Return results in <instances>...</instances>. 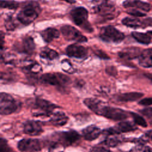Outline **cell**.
I'll return each mask as SVG.
<instances>
[{
    "label": "cell",
    "instance_id": "1",
    "mask_svg": "<svg viewBox=\"0 0 152 152\" xmlns=\"http://www.w3.org/2000/svg\"><path fill=\"white\" fill-rule=\"evenodd\" d=\"M84 104L94 113L107 119L119 121L128 118L126 111L117 107L106 105L104 102L94 98H87L83 101Z\"/></svg>",
    "mask_w": 152,
    "mask_h": 152
},
{
    "label": "cell",
    "instance_id": "2",
    "mask_svg": "<svg viewBox=\"0 0 152 152\" xmlns=\"http://www.w3.org/2000/svg\"><path fill=\"white\" fill-rule=\"evenodd\" d=\"M42 9L37 2L30 1L23 7L18 13L17 18L21 24L28 25L38 17Z\"/></svg>",
    "mask_w": 152,
    "mask_h": 152
},
{
    "label": "cell",
    "instance_id": "3",
    "mask_svg": "<svg viewBox=\"0 0 152 152\" xmlns=\"http://www.w3.org/2000/svg\"><path fill=\"white\" fill-rule=\"evenodd\" d=\"M91 4L94 13L108 20L115 17L116 8L110 0H93Z\"/></svg>",
    "mask_w": 152,
    "mask_h": 152
},
{
    "label": "cell",
    "instance_id": "4",
    "mask_svg": "<svg viewBox=\"0 0 152 152\" xmlns=\"http://www.w3.org/2000/svg\"><path fill=\"white\" fill-rule=\"evenodd\" d=\"M70 15L75 24L88 33L93 31V27L88 21V12L86 8L83 7H75L70 11Z\"/></svg>",
    "mask_w": 152,
    "mask_h": 152
},
{
    "label": "cell",
    "instance_id": "5",
    "mask_svg": "<svg viewBox=\"0 0 152 152\" xmlns=\"http://www.w3.org/2000/svg\"><path fill=\"white\" fill-rule=\"evenodd\" d=\"M21 103L11 95L2 92L0 94V113L2 115H7L20 110Z\"/></svg>",
    "mask_w": 152,
    "mask_h": 152
},
{
    "label": "cell",
    "instance_id": "6",
    "mask_svg": "<svg viewBox=\"0 0 152 152\" xmlns=\"http://www.w3.org/2000/svg\"><path fill=\"white\" fill-rule=\"evenodd\" d=\"M99 37L105 42L119 43L124 40L125 34L112 26H106L100 28Z\"/></svg>",
    "mask_w": 152,
    "mask_h": 152
},
{
    "label": "cell",
    "instance_id": "7",
    "mask_svg": "<svg viewBox=\"0 0 152 152\" xmlns=\"http://www.w3.org/2000/svg\"><path fill=\"white\" fill-rule=\"evenodd\" d=\"M40 80L43 83L64 87L71 81L70 78L60 73H46L40 76Z\"/></svg>",
    "mask_w": 152,
    "mask_h": 152
},
{
    "label": "cell",
    "instance_id": "8",
    "mask_svg": "<svg viewBox=\"0 0 152 152\" xmlns=\"http://www.w3.org/2000/svg\"><path fill=\"white\" fill-rule=\"evenodd\" d=\"M54 141L63 147L71 145L78 141L80 138V135L74 130L63 131L56 133L53 135Z\"/></svg>",
    "mask_w": 152,
    "mask_h": 152
},
{
    "label": "cell",
    "instance_id": "9",
    "mask_svg": "<svg viewBox=\"0 0 152 152\" xmlns=\"http://www.w3.org/2000/svg\"><path fill=\"white\" fill-rule=\"evenodd\" d=\"M58 107H59L58 106L48 100L37 98L34 101V109L36 112L33 113V115L50 116L53 113V110Z\"/></svg>",
    "mask_w": 152,
    "mask_h": 152
},
{
    "label": "cell",
    "instance_id": "10",
    "mask_svg": "<svg viewBox=\"0 0 152 152\" xmlns=\"http://www.w3.org/2000/svg\"><path fill=\"white\" fill-rule=\"evenodd\" d=\"M61 31L64 37L69 41H75L78 43L87 42V38L74 27L65 24L61 27Z\"/></svg>",
    "mask_w": 152,
    "mask_h": 152
},
{
    "label": "cell",
    "instance_id": "11",
    "mask_svg": "<svg viewBox=\"0 0 152 152\" xmlns=\"http://www.w3.org/2000/svg\"><path fill=\"white\" fill-rule=\"evenodd\" d=\"M17 148L22 152H37L42 150V143L37 139L24 138L18 142Z\"/></svg>",
    "mask_w": 152,
    "mask_h": 152
},
{
    "label": "cell",
    "instance_id": "12",
    "mask_svg": "<svg viewBox=\"0 0 152 152\" xmlns=\"http://www.w3.org/2000/svg\"><path fill=\"white\" fill-rule=\"evenodd\" d=\"M14 48L20 53L30 55L34 52L36 45L34 39L31 37L26 36L22 38L21 41L16 42L14 45Z\"/></svg>",
    "mask_w": 152,
    "mask_h": 152
},
{
    "label": "cell",
    "instance_id": "13",
    "mask_svg": "<svg viewBox=\"0 0 152 152\" xmlns=\"http://www.w3.org/2000/svg\"><path fill=\"white\" fill-rule=\"evenodd\" d=\"M137 129V127L128 121H121L113 127L104 129L102 133L107 136L114 135L123 132L133 131Z\"/></svg>",
    "mask_w": 152,
    "mask_h": 152
},
{
    "label": "cell",
    "instance_id": "14",
    "mask_svg": "<svg viewBox=\"0 0 152 152\" xmlns=\"http://www.w3.org/2000/svg\"><path fill=\"white\" fill-rule=\"evenodd\" d=\"M122 23L126 27L133 28H144L147 26H152V18H147L141 20L135 17H126L122 20Z\"/></svg>",
    "mask_w": 152,
    "mask_h": 152
},
{
    "label": "cell",
    "instance_id": "15",
    "mask_svg": "<svg viewBox=\"0 0 152 152\" xmlns=\"http://www.w3.org/2000/svg\"><path fill=\"white\" fill-rule=\"evenodd\" d=\"M23 131L24 134L30 136H37L40 135L43 132V129L40 122L30 120L24 124Z\"/></svg>",
    "mask_w": 152,
    "mask_h": 152
},
{
    "label": "cell",
    "instance_id": "16",
    "mask_svg": "<svg viewBox=\"0 0 152 152\" xmlns=\"http://www.w3.org/2000/svg\"><path fill=\"white\" fill-rule=\"evenodd\" d=\"M66 53L68 56L71 58L84 59L86 58L88 55V50L83 46L72 44L66 47Z\"/></svg>",
    "mask_w": 152,
    "mask_h": 152
},
{
    "label": "cell",
    "instance_id": "17",
    "mask_svg": "<svg viewBox=\"0 0 152 152\" xmlns=\"http://www.w3.org/2000/svg\"><path fill=\"white\" fill-rule=\"evenodd\" d=\"M125 8H136L144 12H148L151 10L150 4L141 0H126L123 2Z\"/></svg>",
    "mask_w": 152,
    "mask_h": 152
},
{
    "label": "cell",
    "instance_id": "18",
    "mask_svg": "<svg viewBox=\"0 0 152 152\" xmlns=\"http://www.w3.org/2000/svg\"><path fill=\"white\" fill-rule=\"evenodd\" d=\"M142 50L137 47H130L122 49L118 53L120 58L127 60L138 58Z\"/></svg>",
    "mask_w": 152,
    "mask_h": 152
},
{
    "label": "cell",
    "instance_id": "19",
    "mask_svg": "<svg viewBox=\"0 0 152 152\" xmlns=\"http://www.w3.org/2000/svg\"><path fill=\"white\" fill-rule=\"evenodd\" d=\"M101 133L99 128L94 125L87 126L82 131V135L84 138L88 141H93L97 139Z\"/></svg>",
    "mask_w": 152,
    "mask_h": 152
},
{
    "label": "cell",
    "instance_id": "20",
    "mask_svg": "<svg viewBox=\"0 0 152 152\" xmlns=\"http://www.w3.org/2000/svg\"><path fill=\"white\" fill-rule=\"evenodd\" d=\"M138 63L144 68L152 67V49H147L142 51L138 58Z\"/></svg>",
    "mask_w": 152,
    "mask_h": 152
},
{
    "label": "cell",
    "instance_id": "21",
    "mask_svg": "<svg viewBox=\"0 0 152 152\" xmlns=\"http://www.w3.org/2000/svg\"><path fill=\"white\" fill-rule=\"evenodd\" d=\"M68 121V116L62 112H53L50 116L49 122L54 126H63Z\"/></svg>",
    "mask_w": 152,
    "mask_h": 152
},
{
    "label": "cell",
    "instance_id": "22",
    "mask_svg": "<svg viewBox=\"0 0 152 152\" xmlns=\"http://www.w3.org/2000/svg\"><path fill=\"white\" fill-rule=\"evenodd\" d=\"M40 35L43 40L46 43L51 42L54 39H57L60 36L59 31L52 27H48L40 32Z\"/></svg>",
    "mask_w": 152,
    "mask_h": 152
},
{
    "label": "cell",
    "instance_id": "23",
    "mask_svg": "<svg viewBox=\"0 0 152 152\" xmlns=\"http://www.w3.org/2000/svg\"><path fill=\"white\" fill-rule=\"evenodd\" d=\"M144 95L142 93L139 92H129L122 93L117 95L116 99L119 102H134L140 99Z\"/></svg>",
    "mask_w": 152,
    "mask_h": 152
},
{
    "label": "cell",
    "instance_id": "24",
    "mask_svg": "<svg viewBox=\"0 0 152 152\" xmlns=\"http://www.w3.org/2000/svg\"><path fill=\"white\" fill-rule=\"evenodd\" d=\"M131 35L137 42L141 44L149 45L151 42V38L147 33L132 31Z\"/></svg>",
    "mask_w": 152,
    "mask_h": 152
},
{
    "label": "cell",
    "instance_id": "25",
    "mask_svg": "<svg viewBox=\"0 0 152 152\" xmlns=\"http://www.w3.org/2000/svg\"><path fill=\"white\" fill-rule=\"evenodd\" d=\"M40 56L41 58L52 61L58 58L59 54L56 50L48 47H45L40 51Z\"/></svg>",
    "mask_w": 152,
    "mask_h": 152
},
{
    "label": "cell",
    "instance_id": "26",
    "mask_svg": "<svg viewBox=\"0 0 152 152\" xmlns=\"http://www.w3.org/2000/svg\"><path fill=\"white\" fill-rule=\"evenodd\" d=\"M23 68L24 71L30 74H38L42 71L41 66L37 62L34 61H28V62L26 63Z\"/></svg>",
    "mask_w": 152,
    "mask_h": 152
},
{
    "label": "cell",
    "instance_id": "27",
    "mask_svg": "<svg viewBox=\"0 0 152 152\" xmlns=\"http://www.w3.org/2000/svg\"><path fill=\"white\" fill-rule=\"evenodd\" d=\"M4 26L7 30L12 31L17 27L18 24L12 15H8L4 20Z\"/></svg>",
    "mask_w": 152,
    "mask_h": 152
},
{
    "label": "cell",
    "instance_id": "28",
    "mask_svg": "<svg viewBox=\"0 0 152 152\" xmlns=\"http://www.w3.org/2000/svg\"><path fill=\"white\" fill-rule=\"evenodd\" d=\"M20 4L14 1H7V0H1L0 5L1 8H6L9 10H16L18 8Z\"/></svg>",
    "mask_w": 152,
    "mask_h": 152
},
{
    "label": "cell",
    "instance_id": "29",
    "mask_svg": "<svg viewBox=\"0 0 152 152\" xmlns=\"http://www.w3.org/2000/svg\"><path fill=\"white\" fill-rule=\"evenodd\" d=\"M130 115L132 117L134 122L137 125H140V126H142V127H147V124L146 121H145V119L142 116H141L138 114H137L136 113H134V112H130Z\"/></svg>",
    "mask_w": 152,
    "mask_h": 152
},
{
    "label": "cell",
    "instance_id": "30",
    "mask_svg": "<svg viewBox=\"0 0 152 152\" xmlns=\"http://www.w3.org/2000/svg\"><path fill=\"white\" fill-rule=\"evenodd\" d=\"M121 142V140L117 137H107L103 141V143L109 147H114L118 145V144Z\"/></svg>",
    "mask_w": 152,
    "mask_h": 152
},
{
    "label": "cell",
    "instance_id": "31",
    "mask_svg": "<svg viewBox=\"0 0 152 152\" xmlns=\"http://www.w3.org/2000/svg\"><path fill=\"white\" fill-rule=\"evenodd\" d=\"M129 152H152V148L140 143L132 148Z\"/></svg>",
    "mask_w": 152,
    "mask_h": 152
},
{
    "label": "cell",
    "instance_id": "32",
    "mask_svg": "<svg viewBox=\"0 0 152 152\" xmlns=\"http://www.w3.org/2000/svg\"><path fill=\"white\" fill-rule=\"evenodd\" d=\"M0 152H15L8 144L7 141L2 137L0 139Z\"/></svg>",
    "mask_w": 152,
    "mask_h": 152
},
{
    "label": "cell",
    "instance_id": "33",
    "mask_svg": "<svg viewBox=\"0 0 152 152\" xmlns=\"http://www.w3.org/2000/svg\"><path fill=\"white\" fill-rule=\"evenodd\" d=\"M128 9L127 11H126V12L131 15H132L134 17H144L146 15L145 13L141 11V10H138V9H136V8H127Z\"/></svg>",
    "mask_w": 152,
    "mask_h": 152
},
{
    "label": "cell",
    "instance_id": "34",
    "mask_svg": "<svg viewBox=\"0 0 152 152\" xmlns=\"http://www.w3.org/2000/svg\"><path fill=\"white\" fill-rule=\"evenodd\" d=\"M62 68L63 70L66 72H73V68L72 66V65L67 61H64L62 62Z\"/></svg>",
    "mask_w": 152,
    "mask_h": 152
},
{
    "label": "cell",
    "instance_id": "35",
    "mask_svg": "<svg viewBox=\"0 0 152 152\" xmlns=\"http://www.w3.org/2000/svg\"><path fill=\"white\" fill-rule=\"evenodd\" d=\"M141 113L149 118H152V107H147L140 110Z\"/></svg>",
    "mask_w": 152,
    "mask_h": 152
},
{
    "label": "cell",
    "instance_id": "36",
    "mask_svg": "<svg viewBox=\"0 0 152 152\" xmlns=\"http://www.w3.org/2000/svg\"><path fill=\"white\" fill-rule=\"evenodd\" d=\"M139 104L142 106H150L152 104V97H147L142 99L138 102Z\"/></svg>",
    "mask_w": 152,
    "mask_h": 152
},
{
    "label": "cell",
    "instance_id": "37",
    "mask_svg": "<svg viewBox=\"0 0 152 152\" xmlns=\"http://www.w3.org/2000/svg\"><path fill=\"white\" fill-rule=\"evenodd\" d=\"M90 152H112L109 150L104 148V147L102 146H96L93 147Z\"/></svg>",
    "mask_w": 152,
    "mask_h": 152
},
{
    "label": "cell",
    "instance_id": "38",
    "mask_svg": "<svg viewBox=\"0 0 152 152\" xmlns=\"http://www.w3.org/2000/svg\"><path fill=\"white\" fill-rule=\"evenodd\" d=\"M95 54L100 58L103 59H110V57L104 52H103L101 50H97L94 52Z\"/></svg>",
    "mask_w": 152,
    "mask_h": 152
},
{
    "label": "cell",
    "instance_id": "39",
    "mask_svg": "<svg viewBox=\"0 0 152 152\" xmlns=\"http://www.w3.org/2000/svg\"><path fill=\"white\" fill-rule=\"evenodd\" d=\"M106 72H107L109 74H110V75H116V74H117L116 69V68H115L114 66H109V67H107V68H106Z\"/></svg>",
    "mask_w": 152,
    "mask_h": 152
},
{
    "label": "cell",
    "instance_id": "40",
    "mask_svg": "<svg viewBox=\"0 0 152 152\" xmlns=\"http://www.w3.org/2000/svg\"><path fill=\"white\" fill-rule=\"evenodd\" d=\"M145 137L147 138H148L150 139V140L152 141V129L151 130H148L145 133Z\"/></svg>",
    "mask_w": 152,
    "mask_h": 152
},
{
    "label": "cell",
    "instance_id": "41",
    "mask_svg": "<svg viewBox=\"0 0 152 152\" xmlns=\"http://www.w3.org/2000/svg\"><path fill=\"white\" fill-rule=\"evenodd\" d=\"M0 43H1V50H2L3 48V45H4V33L3 32L1 31V36H0Z\"/></svg>",
    "mask_w": 152,
    "mask_h": 152
},
{
    "label": "cell",
    "instance_id": "42",
    "mask_svg": "<svg viewBox=\"0 0 152 152\" xmlns=\"http://www.w3.org/2000/svg\"><path fill=\"white\" fill-rule=\"evenodd\" d=\"M61 1H65V2H66L67 3H69V4H75V3L76 2V1H75V0H61Z\"/></svg>",
    "mask_w": 152,
    "mask_h": 152
},
{
    "label": "cell",
    "instance_id": "43",
    "mask_svg": "<svg viewBox=\"0 0 152 152\" xmlns=\"http://www.w3.org/2000/svg\"><path fill=\"white\" fill-rule=\"evenodd\" d=\"M146 77H147L149 80H150L152 81V74H147L145 75Z\"/></svg>",
    "mask_w": 152,
    "mask_h": 152
},
{
    "label": "cell",
    "instance_id": "44",
    "mask_svg": "<svg viewBox=\"0 0 152 152\" xmlns=\"http://www.w3.org/2000/svg\"><path fill=\"white\" fill-rule=\"evenodd\" d=\"M149 35H151V36H152V30H150V31H148L147 32Z\"/></svg>",
    "mask_w": 152,
    "mask_h": 152
}]
</instances>
